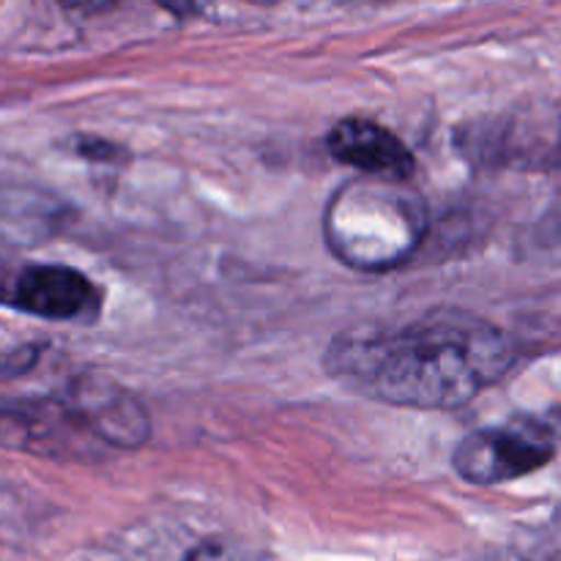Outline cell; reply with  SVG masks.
Segmentation results:
<instances>
[{
    "label": "cell",
    "instance_id": "2",
    "mask_svg": "<svg viewBox=\"0 0 561 561\" xmlns=\"http://www.w3.org/2000/svg\"><path fill=\"white\" fill-rule=\"evenodd\" d=\"M427 233V208L409 181L359 175L340 186L323 217L327 244L345 266L389 272L409 261Z\"/></svg>",
    "mask_w": 561,
    "mask_h": 561
},
{
    "label": "cell",
    "instance_id": "8",
    "mask_svg": "<svg viewBox=\"0 0 561 561\" xmlns=\"http://www.w3.org/2000/svg\"><path fill=\"white\" fill-rule=\"evenodd\" d=\"M80 153L88 159H113V146L104 140L85 137V140H80Z\"/></svg>",
    "mask_w": 561,
    "mask_h": 561
},
{
    "label": "cell",
    "instance_id": "7",
    "mask_svg": "<svg viewBox=\"0 0 561 561\" xmlns=\"http://www.w3.org/2000/svg\"><path fill=\"white\" fill-rule=\"evenodd\" d=\"M329 151L337 162L359 170L362 175L409 181L414 157L392 129L370 118H343L329 131Z\"/></svg>",
    "mask_w": 561,
    "mask_h": 561
},
{
    "label": "cell",
    "instance_id": "4",
    "mask_svg": "<svg viewBox=\"0 0 561 561\" xmlns=\"http://www.w3.org/2000/svg\"><path fill=\"white\" fill-rule=\"evenodd\" d=\"M553 458V436L537 422L474 431L455 447L453 466L471 485H499L535 474Z\"/></svg>",
    "mask_w": 561,
    "mask_h": 561
},
{
    "label": "cell",
    "instance_id": "13",
    "mask_svg": "<svg viewBox=\"0 0 561 561\" xmlns=\"http://www.w3.org/2000/svg\"><path fill=\"white\" fill-rule=\"evenodd\" d=\"M250 3H261V5H268V3H277V0H250Z\"/></svg>",
    "mask_w": 561,
    "mask_h": 561
},
{
    "label": "cell",
    "instance_id": "9",
    "mask_svg": "<svg viewBox=\"0 0 561 561\" xmlns=\"http://www.w3.org/2000/svg\"><path fill=\"white\" fill-rule=\"evenodd\" d=\"M186 561H233L228 557V551L219 546H201L186 557Z\"/></svg>",
    "mask_w": 561,
    "mask_h": 561
},
{
    "label": "cell",
    "instance_id": "5",
    "mask_svg": "<svg viewBox=\"0 0 561 561\" xmlns=\"http://www.w3.org/2000/svg\"><path fill=\"white\" fill-rule=\"evenodd\" d=\"M99 301L102 296L85 274L58 263L22 268L11 294V307L44 321H85Z\"/></svg>",
    "mask_w": 561,
    "mask_h": 561
},
{
    "label": "cell",
    "instance_id": "11",
    "mask_svg": "<svg viewBox=\"0 0 561 561\" xmlns=\"http://www.w3.org/2000/svg\"><path fill=\"white\" fill-rule=\"evenodd\" d=\"M16 274L9 272L3 261H0V305H11V294H14Z\"/></svg>",
    "mask_w": 561,
    "mask_h": 561
},
{
    "label": "cell",
    "instance_id": "6",
    "mask_svg": "<svg viewBox=\"0 0 561 561\" xmlns=\"http://www.w3.org/2000/svg\"><path fill=\"white\" fill-rule=\"evenodd\" d=\"M66 394L104 447L137 449L151 436V420L140 400L110 378L82 376Z\"/></svg>",
    "mask_w": 561,
    "mask_h": 561
},
{
    "label": "cell",
    "instance_id": "3",
    "mask_svg": "<svg viewBox=\"0 0 561 561\" xmlns=\"http://www.w3.org/2000/svg\"><path fill=\"white\" fill-rule=\"evenodd\" d=\"M0 447L55 460H93L107 449L69 394L0 405Z\"/></svg>",
    "mask_w": 561,
    "mask_h": 561
},
{
    "label": "cell",
    "instance_id": "10",
    "mask_svg": "<svg viewBox=\"0 0 561 561\" xmlns=\"http://www.w3.org/2000/svg\"><path fill=\"white\" fill-rule=\"evenodd\" d=\"M64 5H69V9H77V11H88V14H93V11H107L113 9L118 0H60Z\"/></svg>",
    "mask_w": 561,
    "mask_h": 561
},
{
    "label": "cell",
    "instance_id": "12",
    "mask_svg": "<svg viewBox=\"0 0 561 561\" xmlns=\"http://www.w3.org/2000/svg\"><path fill=\"white\" fill-rule=\"evenodd\" d=\"M548 431H551V436H561V411L557 416H553L551 427H548Z\"/></svg>",
    "mask_w": 561,
    "mask_h": 561
},
{
    "label": "cell",
    "instance_id": "1",
    "mask_svg": "<svg viewBox=\"0 0 561 561\" xmlns=\"http://www.w3.org/2000/svg\"><path fill=\"white\" fill-rule=\"evenodd\" d=\"M518 359L513 340L485 318L436 310L398 329H354L332 340L327 370L387 405L449 411L502 381Z\"/></svg>",
    "mask_w": 561,
    "mask_h": 561
}]
</instances>
